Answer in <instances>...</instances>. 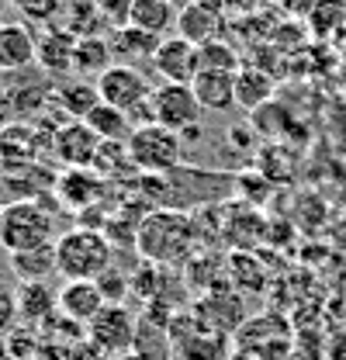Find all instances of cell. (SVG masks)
<instances>
[{"mask_svg":"<svg viewBox=\"0 0 346 360\" xmlns=\"http://www.w3.org/2000/svg\"><path fill=\"white\" fill-rule=\"evenodd\" d=\"M135 250H139L142 260L160 264V267L184 264L191 257V250H194V222H191V215L173 212V208H160V212L142 215Z\"/></svg>","mask_w":346,"mask_h":360,"instance_id":"cell-1","label":"cell"},{"mask_svg":"<svg viewBox=\"0 0 346 360\" xmlns=\"http://www.w3.org/2000/svg\"><path fill=\"white\" fill-rule=\"evenodd\" d=\"M115 267V246L101 229H66L56 239V274L63 281H97Z\"/></svg>","mask_w":346,"mask_h":360,"instance_id":"cell-2","label":"cell"},{"mask_svg":"<svg viewBox=\"0 0 346 360\" xmlns=\"http://www.w3.org/2000/svg\"><path fill=\"white\" fill-rule=\"evenodd\" d=\"M56 239H59L56 219L35 198L11 201V205L0 208V250H7V257L45 246V243H56Z\"/></svg>","mask_w":346,"mask_h":360,"instance_id":"cell-3","label":"cell"},{"mask_svg":"<svg viewBox=\"0 0 346 360\" xmlns=\"http://www.w3.org/2000/svg\"><path fill=\"white\" fill-rule=\"evenodd\" d=\"M129 160L135 167V174H149V177H163L173 174L180 167L184 156V139L156 122H139L132 135L125 139Z\"/></svg>","mask_w":346,"mask_h":360,"instance_id":"cell-4","label":"cell"},{"mask_svg":"<svg viewBox=\"0 0 346 360\" xmlns=\"http://www.w3.org/2000/svg\"><path fill=\"white\" fill-rule=\"evenodd\" d=\"M201 104L191 84H160L149 94V122L163 125L184 139V146H194L201 139Z\"/></svg>","mask_w":346,"mask_h":360,"instance_id":"cell-5","label":"cell"},{"mask_svg":"<svg viewBox=\"0 0 346 360\" xmlns=\"http://www.w3.org/2000/svg\"><path fill=\"white\" fill-rule=\"evenodd\" d=\"M94 84H97V94H101V101H104V104H111V108L125 111L129 118H135L139 111H149V94H153V84H149V80H146V73H142V70H135V66L115 63V66H108Z\"/></svg>","mask_w":346,"mask_h":360,"instance_id":"cell-6","label":"cell"},{"mask_svg":"<svg viewBox=\"0 0 346 360\" xmlns=\"http://www.w3.org/2000/svg\"><path fill=\"white\" fill-rule=\"evenodd\" d=\"M135 329H139V319L129 312V305L125 302H108L86 322V340L97 343L104 354L118 357V354H132Z\"/></svg>","mask_w":346,"mask_h":360,"instance_id":"cell-7","label":"cell"},{"mask_svg":"<svg viewBox=\"0 0 346 360\" xmlns=\"http://www.w3.org/2000/svg\"><path fill=\"white\" fill-rule=\"evenodd\" d=\"M153 70L163 84H194V77L201 73V52L180 35H167L153 56Z\"/></svg>","mask_w":346,"mask_h":360,"instance_id":"cell-8","label":"cell"},{"mask_svg":"<svg viewBox=\"0 0 346 360\" xmlns=\"http://www.w3.org/2000/svg\"><path fill=\"white\" fill-rule=\"evenodd\" d=\"M97 149H101V139L90 132L86 122H73L70 118V122L52 129V149L49 153L63 163V170L66 167H90Z\"/></svg>","mask_w":346,"mask_h":360,"instance_id":"cell-9","label":"cell"},{"mask_svg":"<svg viewBox=\"0 0 346 360\" xmlns=\"http://www.w3.org/2000/svg\"><path fill=\"white\" fill-rule=\"evenodd\" d=\"M73 52H77V35H70L59 21L45 25L35 35V63L49 77H70L73 73Z\"/></svg>","mask_w":346,"mask_h":360,"instance_id":"cell-10","label":"cell"},{"mask_svg":"<svg viewBox=\"0 0 346 360\" xmlns=\"http://www.w3.org/2000/svg\"><path fill=\"white\" fill-rule=\"evenodd\" d=\"M177 35L194 42L198 49L208 42H215L225 35V11L215 4H205V0H194L191 7H184L177 14Z\"/></svg>","mask_w":346,"mask_h":360,"instance_id":"cell-11","label":"cell"},{"mask_svg":"<svg viewBox=\"0 0 346 360\" xmlns=\"http://www.w3.org/2000/svg\"><path fill=\"white\" fill-rule=\"evenodd\" d=\"M101 191H104V177H101L97 170H90V167H66V170L56 177L59 201H63L70 212H77V215L97 205Z\"/></svg>","mask_w":346,"mask_h":360,"instance_id":"cell-12","label":"cell"},{"mask_svg":"<svg viewBox=\"0 0 346 360\" xmlns=\"http://www.w3.org/2000/svg\"><path fill=\"white\" fill-rule=\"evenodd\" d=\"M104 305H108V298L97 288V281H63L56 291V312L80 322V326H86Z\"/></svg>","mask_w":346,"mask_h":360,"instance_id":"cell-13","label":"cell"},{"mask_svg":"<svg viewBox=\"0 0 346 360\" xmlns=\"http://www.w3.org/2000/svg\"><path fill=\"white\" fill-rule=\"evenodd\" d=\"M35 66V32L25 21H0V73Z\"/></svg>","mask_w":346,"mask_h":360,"instance_id":"cell-14","label":"cell"},{"mask_svg":"<svg viewBox=\"0 0 346 360\" xmlns=\"http://www.w3.org/2000/svg\"><path fill=\"white\" fill-rule=\"evenodd\" d=\"M108 42H111L115 63H125V66L139 70V66H153V56H156V49H160L163 39H156V35L135 28V25H118Z\"/></svg>","mask_w":346,"mask_h":360,"instance_id":"cell-15","label":"cell"},{"mask_svg":"<svg viewBox=\"0 0 346 360\" xmlns=\"http://www.w3.org/2000/svg\"><path fill=\"white\" fill-rule=\"evenodd\" d=\"M194 97L201 104V111H215L225 115L236 108V73H218V70H201L194 77Z\"/></svg>","mask_w":346,"mask_h":360,"instance_id":"cell-16","label":"cell"},{"mask_svg":"<svg viewBox=\"0 0 346 360\" xmlns=\"http://www.w3.org/2000/svg\"><path fill=\"white\" fill-rule=\"evenodd\" d=\"M52 104H56V111H66L73 122H84L86 115L101 104V94H97L94 80L70 77L66 84H59V87L52 90Z\"/></svg>","mask_w":346,"mask_h":360,"instance_id":"cell-17","label":"cell"},{"mask_svg":"<svg viewBox=\"0 0 346 360\" xmlns=\"http://www.w3.org/2000/svg\"><path fill=\"white\" fill-rule=\"evenodd\" d=\"M270 101H274V77L263 73L260 66H243L236 73V108L260 111Z\"/></svg>","mask_w":346,"mask_h":360,"instance_id":"cell-18","label":"cell"},{"mask_svg":"<svg viewBox=\"0 0 346 360\" xmlns=\"http://www.w3.org/2000/svg\"><path fill=\"white\" fill-rule=\"evenodd\" d=\"M129 25L156 35V39H167L173 28H177V11H173L167 0H132Z\"/></svg>","mask_w":346,"mask_h":360,"instance_id":"cell-19","label":"cell"},{"mask_svg":"<svg viewBox=\"0 0 346 360\" xmlns=\"http://www.w3.org/2000/svg\"><path fill=\"white\" fill-rule=\"evenodd\" d=\"M108 66H115V56H111V42H108L104 35L77 39V52H73V73H77V77L97 80Z\"/></svg>","mask_w":346,"mask_h":360,"instance_id":"cell-20","label":"cell"},{"mask_svg":"<svg viewBox=\"0 0 346 360\" xmlns=\"http://www.w3.org/2000/svg\"><path fill=\"white\" fill-rule=\"evenodd\" d=\"M132 354L139 360H173V340L167 333L163 322H153L149 315L139 319V329H135V343H132Z\"/></svg>","mask_w":346,"mask_h":360,"instance_id":"cell-21","label":"cell"},{"mask_svg":"<svg viewBox=\"0 0 346 360\" xmlns=\"http://www.w3.org/2000/svg\"><path fill=\"white\" fill-rule=\"evenodd\" d=\"M52 312H56V295L45 288L42 281L18 284V319H25L32 326H42Z\"/></svg>","mask_w":346,"mask_h":360,"instance_id":"cell-22","label":"cell"},{"mask_svg":"<svg viewBox=\"0 0 346 360\" xmlns=\"http://www.w3.org/2000/svg\"><path fill=\"white\" fill-rule=\"evenodd\" d=\"M35 135L39 132L28 129V125H7V129H0V163H7L11 153H14V170H25L35 160V153H39V139Z\"/></svg>","mask_w":346,"mask_h":360,"instance_id":"cell-23","label":"cell"},{"mask_svg":"<svg viewBox=\"0 0 346 360\" xmlns=\"http://www.w3.org/2000/svg\"><path fill=\"white\" fill-rule=\"evenodd\" d=\"M84 122L90 125V132L97 135L101 142H125L132 135V129H135L125 111H118V108H111V104H104V101L86 115Z\"/></svg>","mask_w":346,"mask_h":360,"instance_id":"cell-24","label":"cell"},{"mask_svg":"<svg viewBox=\"0 0 346 360\" xmlns=\"http://www.w3.org/2000/svg\"><path fill=\"white\" fill-rule=\"evenodd\" d=\"M11 267H14L18 284L45 281L49 274H56V243H45V246L25 250V253H11Z\"/></svg>","mask_w":346,"mask_h":360,"instance_id":"cell-25","label":"cell"},{"mask_svg":"<svg viewBox=\"0 0 346 360\" xmlns=\"http://www.w3.org/2000/svg\"><path fill=\"white\" fill-rule=\"evenodd\" d=\"M59 25H63L70 35L86 39V35H101V28H104L108 21L101 18V11H97L94 0H66V7H63V14H59Z\"/></svg>","mask_w":346,"mask_h":360,"instance_id":"cell-26","label":"cell"},{"mask_svg":"<svg viewBox=\"0 0 346 360\" xmlns=\"http://www.w3.org/2000/svg\"><path fill=\"white\" fill-rule=\"evenodd\" d=\"M11 11L18 14V21L32 25V28H45V25H56L66 0H7Z\"/></svg>","mask_w":346,"mask_h":360,"instance_id":"cell-27","label":"cell"},{"mask_svg":"<svg viewBox=\"0 0 346 360\" xmlns=\"http://www.w3.org/2000/svg\"><path fill=\"white\" fill-rule=\"evenodd\" d=\"M167 288V274H163V267L160 264H142V267L132 274V295L135 298H142V302H160V291Z\"/></svg>","mask_w":346,"mask_h":360,"instance_id":"cell-28","label":"cell"},{"mask_svg":"<svg viewBox=\"0 0 346 360\" xmlns=\"http://www.w3.org/2000/svg\"><path fill=\"white\" fill-rule=\"evenodd\" d=\"M201 70H218V73H239L243 63H239V52L225 39H215V42L201 45Z\"/></svg>","mask_w":346,"mask_h":360,"instance_id":"cell-29","label":"cell"},{"mask_svg":"<svg viewBox=\"0 0 346 360\" xmlns=\"http://www.w3.org/2000/svg\"><path fill=\"white\" fill-rule=\"evenodd\" d=\"M97 288L104 291L108 302H125V295H132V277H125L122 270L108 267L101 277H97Z\"/></svg>","mask_w":346,"mask_h":360,"instance_id":"cell-30","label":"cell"},{"mask_svg":"<svg viewBox=\"0 0 346 360\" xmlns=\"http://www.w3.org/2000/svg\"><path fill=\"white\" fill-rule=\"evenodd\" d=\"M18 319V284L0 277V333H7Z\"/></svg>","mask_w":346,"mask_h":360,"instance_id":"cell-31","label":"cell"},{"mask_svg":"<svg viewBox=\"0 0 346 360\" xmlns=\"http://www.w3.org/2000/svg\"><path fill=\"white\" fill-rule=\"evenodd\" d=\"M97 4V11H101V18L111 25V28H118V25H129V11H132V0H94Z\"/></svg>","mask_w":346,"mask_h":360,"instance_id":"cell-32","label":"cell"},{"mask_svg":"<svg viewBox=\"0 0 346 360\" xmlns=\"http://www.w3.org/2000/svg\"><path fill=\"white\" fill-rule=\"evenodd\" d=\"M70 360H111V354H104L97 343H90V340H80V343H73L70 347Z\"/></svg>","mask_w":346,"mask_h":360,"instance_id":"cell-33","label":"cell"},{"mask_svg":"<svg viewBox=\"0 0 346 360\" xmlns=\"http://www.w3.org/2000/svg\"><path fill=\"white\" fill-rule=\"evenodd\" d=\"M257 7L260 0H222V11H232V14H250Z\"/></svg>","mask_w":346,"mask_h":360,"instance_id":"cell-34","label":"cell"},{"mask_svg":"<svg viewBox=\"0 0 346 360\" xmlns=\"http://www.w3.org/2000/svg\"><path fill=\"white\" fill-rule=\"evenodd\" d=\"M167 4H170V7L177 11V14H180V11H184V7H191L194 0H167Z\"/></svg>","mask_w":346,"mask_h":360,"instance_id":"cell-35","label":"cell"},{"mask_svg":"<svg viewBox=\"0 0 346 360\" xmlns=\"http://www.w3.org/2000/svg\"><path fill=\"white\" fill-rule=\"evenodd\" d=\"M336 45H340V52L346 56V25H340V39H336Z\"/></svg>","mask_w":346,"mask_h":360,"instance_id":"cell-36","label":"cell"},{"mask_svg":"<svg viewBox=\"0 0 346 360\" xmlns=\"http://www.w3.org/2000/svg\"><path fill=\"white\" fill-rule=\"evenodd\" d=\"M111 360H139L135 354H118V357H111Z\"/></svg>","mask_w":346,"mask_h":360,"instance_id":"cell-37","label":"cell"},{"mask_svg":"<svg viewBox=\"0 0 346 360\" xmlns=\"http://www.w3.org/2000/svg\"><path fill=\"white\" fill-rule=\"evenodd\" d=\"M4 7H11V4H7V0H0V11H4ZM0 21H4V18H0Z\"/></svg>","mask_w":346,"mask_h":360,"instance_id":"cell-38","label":"cell"}]
</instances>
